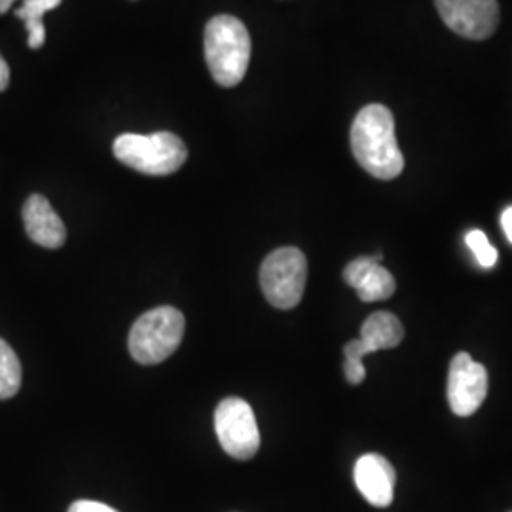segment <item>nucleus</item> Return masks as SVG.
<instances>
[{
  "label": "nucleus",
  "mask_w": 512,
  "mask_h": 512,
  "mask_svg": "<svg viewBox=\"0 0 512 512\" xmlns=\"http://www.w3.org/2000/svg\"><path fill=\"white\" fill-rule=\"evenodd\" d=\"M351 150L355 160L380 181H391L403 173L404 158L391 110L372 103L355 116L351 126Z\"/></svg>",
  "instance_id": "nucleus-1"
},
{
  "label": "nucleus",
  "mask_w": 512,
  "mask_h": 512,
  "mask_svg": "<svg viewBox=\"0 0 512 512\" xmlns=\"http://www.w3.org/2000/svg\"><path fill=\"white\" fill-rule=\"evenodd\" d=\"M205 61L215 82L234 88L247 74L251 61V37L247 27L234 16H217L205 27Z\"/></svg>",
  "instance_id": "nucleus-2"
},
{
  "label": "nucleus",
  "mask_w": 512,
  "mask_h": 512,
  "mask_svg": "<svg viewBox=\"0 0 512 512\" xmlns=\"http://www.w3.org/2000/svg\"><path fill=\"white\" fill-rule=\"evenodd\" d=\"M112 152L122 164L154 177L179 171L188 158L186 145L169 131H158L152 135L124 133L114 141Z\"/></svg>",
  "instance_id": "nucleus-3"
},
{
  "label": "nucleus",
  "mask_w": 512,
  "mask_h": 512,
  "mask_svg": "<svg viewBox=\"0 0 512 512\" xmlns=\"http://www.w3.org/2000/svg\"><path fill=\"white\" fill-rule=\"evenodd\" d=\"M184 315L177 308L160 306L141 315L129 332L131 357L141 365H158L171 357L181 346L184 336Z\"/></svg>",
  "instance_id": "nucleus-4"
},
{
  "label": "nucleus",
  "mask_w": 512,
  "mask_h": 512,
  "mask_svg": "<svg viewBox=\"0 0 512 512\" xmlns=\"http://www.w3.org/2000/svg\"><path fill=\"white\" fill-rule=\"evenodd\" d=\"M308 260L296 247H281L264 258L260 266V287L266 300L277 310H293L306 289Z\"/></svg>",
  "instance_id": "nucleus-5"
},
{
  "label": "nucleus",
  "mask_w": 512,
  "mask_h": 512,
  "mask_svg": "<svg viewBox=\"0 0 512 512\" xmlns=\"http://www.w3.org/2000/svg\"><path fill=\"white\" fill-rule=\"evenodd\" d=\"M215 431L220 446L232 458H255L260 448V433L251 404L239 397H228L217 406Z\"/></svg>",
  "instance_id": "nucleus-6"
},
{
  "label": "nucleus",
  "mask_w": 512,
  "mask_h": 512,
  "mask_svg": "<svg viewBox=\"0 0 512 512\" xmlns=\"http://www.w3.org/2000/svg\"><path fill=\"white\" fill-rule=\"evenodd\" d=\"M488 372L467 351H459L448 370V404L461 418L473 416L486 401Z\"/></svg>",
  "instance_id": "nucleus-7"
},
{
  "label": "nucleus",
  "mask_w": 512,
  "mask_h": 512,
  "mask_svg": "<svg viewBox=\"0 0 512 512\" xmlns=\"http://www.w3.org/2000/svg\"><path fill=\"white\" fill-rule=\"evenodd\" d=\"M442 21L459 37L484 40L499 25L497 0H435Z\"/></svg>",
  "instance_id": "nucleus-8"
},
{
  "label": "nucleus",
  "mask_w": 512,
  "mask_h": 512,
  "mask_svg": "<svg viewBox=\"0 0 512 512\" xmlns=\"http://www.w3.org/2000/svg\"><path fill=\"white\" fill-rule=\"evenodd\" d=\"M355 484L374 507H389L395 495V469L380 454H365L355 463Z\"/></svg>",
  "instance_id": "nucleus-9"
},
{
  "label": "nucleus",
  "mask_w": 512,
  "mask_h": 512,
  "mask_svg": "<svg viewBox=\"0 0 512 512\" xmlns=\"http://www.w3.org/2000/svg\"><path fill=\"white\" fill-rule=\"evenodd\" d=\"M23 222H25L27 236L40 247L44 249L63 247L67 239V228L44 196L40 194L29 196V200L23 205Z\"/></svg>",
  "instance_id": "nucleus-10"
},
{
  "label": "nucleus",
  "mask_w": 512,
  "mask_h": 512,
  "mask_svg": "<svg viewBox=\"0 0 512 512\" xmlns=\"http://www.w3.org/2000/svg\"><path fill=\"white\" fill-rule=\"evenodd\" d=\"M404 338L403 323L389 311L372 313L361 329V342L368 355L380 349L397 348Z\"/></svg>",
  "instance_id": "nucleus-11"
},
{
  "label": "nucleus",
  "mask_w": 512,
  "mask_h": 512,
  "mask_svg": "<svg viewBox=\"0 0 512 512\" xmlns=\"http://www.w3.org/2000/svg\"><path fill=\"white\" fill-rule=\"evenodd\" d=\"M63 0H23L21 8L16 10V16H18L27 31H29V48L31 50H38L44 46V40H46V29H44V23L42 18L46 12L54 10Z\"/></svg>",
  "instance_id": "nucleus-12"
},
{
  "label": "nucleus",
  "mask_w": 512,
  "mask_h": 512,
  "mask_svg": "<svg viewBox=\"0 0 512 512\" xmlns=\"http://www.w3.org/2000/svg\"><path fill=\"white\" fill-rule=\"evenodd\" d=\"M397 285H395V277L391 275L389 270H385L380 262H374L368 272L363 275V279L359 281V285L355 287L357 296L363 302H382L391 298L395 293Z\"/></svg>",
  "instance_id": "nucleus-13"
},
{
  "label": "nucleus",
  "mask_w": 512,
  "mask_h": 512,
  "mask_svg": "<svg viewBox=\"0 0 512 512\" xmlns=\"http://www.w3.org/2000/svg\"><path fill=\"white\" fill-rule=\"evenodd\" d=\"M21 363L16 351L0 340V401L12 399L21 387Z\"/></svg>",
  "instance_id": "nucleus-14"
},
{
  "label": "nucleus",
  "mask_w": 512,
  "mask_h": 512,
  "mask_svg": "<svg viewBox=\"0 0 512 512\" xmlns=\"http://www.w3.org/2000/svg\"><path fill=\"white\" fill-rule=\"evenodd\" d=\"M365 355H368V351H366L363 342L359 338L346 344V348H344V357H346L344 372H346L349 384H363V380L366 378V368L363 365Z\"/></svg>",
  "instance_id": "nucleus-15"
},
{
  "label": "nucleus",
  "mask_w": 512,
  "mask_h": 512,
  "mask_svg": "<svg viewBox=\"0 0 512 512\" xmlns=\"http://www.w3.org/2000/svg\"><path fill=\"white\" fill-rule=\"evenodd\" d=\"M465 243H467V247L473 251L476 262H478L482 268H486V270L494 268L495 264H497L499 253L495 251L494 245L490 243V239H488V236H486L482 230H471V232L465 236Z\"/></svg>",
  "instance_id": "nucleus-16"
},
{
  "label": "nucleus",
  "mask_w": 512,
  "mask_h": 512,
  "mask_svg": "<svg viewBox=\"0 0 512 512\" xmlns=\"http://www.w3.org/2000/svg\"><path fill=\"white\" fill-rule=\"evenodd\" d=\"M382 255L376 256H359L355 260H351L346 270H344V281L348 283L351 289H355L359 285V281L363 279V275L368 272V268L374 264V262H380Z\"/></svg>",
  "instance_id": "nucleus-17"
},
{
  "label": "nucleus",
  "mask_w": 512,
  "mask_h": 512,
  "mask_svg": "<svg viewBox=\"0 0 512 512\" xmlns=\"http://www.w3.org/2000/svg\"><path fill=\"white\" fill-rule=\"evenodd\" d=\"M69 512H118L116 509H112L105 503H99V501H86V499H80V501H74L71 505Z\"/></svg>",
  "instance_id": "nucleus-18"
},
{
  "label": "nucleus",
  "mask_w": 512,
  "mask_h": 512,
  "mask_svg": "<svg viewBox=\"0 0 512 512\" xmlns=\"http://www.w3.org/2000/svg\"><path fill=\"white\" fill-rule=\"evenodd\" d=\"M501 226H503V232L505 236L512 243V205H509L503 213H501Z\"/></svg>",
  "instance_id": "nucleus-19"
},
{
  "label": "nucleus",
  "mask_w": 512,
  "mask_h": 512,
  "mask_svg": "<svg viewBox=\"0 0 512 512\" xmlns=\"http://www.w3.org/2000/svg\"><path fill=\"white\" fill-rule=\"evenodd\" d=\"M10 84V67L6 63V59L0 54V92H4Z\"/></svg>",
  "instance_id": "nucleus-20"
},
{
  "label": "nucleus",
  "mask_w": 512,
  "mask_h": 512,
  "mask_svg": "<svg viewBox=\"0 0 512 512\" xmlns=\"http://www.w3.org/2000/svg\"><path fill=\"white\" fill-rule=\"evenodd\" d=\"M14 2H16V0H0V16L6 14V12L12 8Z\"/></svg>",
  "instance_id": "nucleus-21"
}]
</instances>
